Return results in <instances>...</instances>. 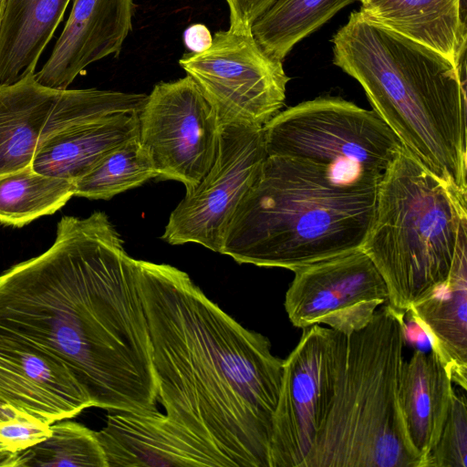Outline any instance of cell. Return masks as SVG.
Returning a JSON list of instances; mask_svg holds the SVG:
<instances>
[{
    "label": "cell",
    "mask_w": 467,
    "mask_h": 467,
    "mask_svg": "<svg viewBox=\"0 0 467 467\" xmlns=\"http://www.w3.org/2000/svg\"><path fill=\"white\" fill-rule=\"evenodd\" d=\"M266 157L263 127L221 124L213 165L196 186L186 190L161 238L172 245L194 243L220 253L229 222Z\"/></svg>",
    "instance_id": "obj_11"
},
{
    "label": "cell",
    "mask_w": 467,
    "mask_h": 467,
    "mask_svg": "<svg viewBox=\"0 0 467 467\" xmlns=\"http://www.w3.org/2000/svg\"><path fill=\"white\" fill-rule=\"evenodd\" d=\"M355 1L276 0L254 22L252 34L268 55L283 62L298 42Z\"/></svg>",
    "instance_id": "obj_22"
},
{
    "label": "cell",
    "mask_w": 467,
    "mask_h": 467,
    "mask_svg": "<svg viewBox=\"0 0 467 467\" xmlns=\"http://www.w3.org/2000/svg\"><path fill=\"white\" fill-rule=\"evenodd\" d=\"M0 405L52 424L92 407L71 372L37 352L0 345Z\"/></svg>",
    "instance_id": "obj_16"
},
{
    "label": "cell",
    "mask_w": 467,
    "mask_h": 467,
    "mask_svg": "<svg viewBox=\"0 0 467 467\" xmlns=\"http://www.w3.org/2000/svg\"><path fill=\"white\" fill-rule=\"evenodd\" d=\"M425 467H467V400L454 392L443 428Z\"/></svg>",
    "instance_id": "obj_26"
},
{
    "label": "cell",
    "mask_w": 467,
    "mask_h": 467,
    "mask_svg": "<svg viewBox=\"0 0 467 467\" xmlns=\"http://www.w3.org/2000/svg\"><path fill=\"white\" fill-rule=\"evenodd\" d=\"M0 345L63 364L92 407L157 410L133 258L102 212L63 216L46 252L0 275Z\"/></svg>",
    "instance_id": "obj_1"
},
{
    "label": "cell",
    "mask_w": 467,
    "mask_h": 467,
    "mask_svg": "<svg viewBox=\"0 0 467 467\" xmlns=\"http://www.w3.org/2000/svg\"><path fill=\"white\" fill-rule=\"evenodd\" d=\"M72 0H5L0 23V85L36 72Z\"/></svg>",
    "instance_id": "obj_21"
},
{
    "label": "cell",
    "mask_w": 467,
    "mask_h": 467,
    "mask_svg": "<svg viewBox=\"0 0 467 467\" xmlns=\"http://www.w3.org/2000/svg\"><path fill=\"white\" fill-rule=\"evenodd\" d=\"M358 1H359V0H358Z\"/></svg>",
    "instance_id": "obj_34"
},
{
    "label": "cell",
    "mask_w": 467,
    "mask_h": 467,
    "mask_svg": "<svg viewBox=\"0 0 467 467\" xmlns=\"http://www.w3.org/2000/svg\"><path fill=\"white\" fill-rule=\"evenodd\" d=\"M377 187H341L312 165L267 156L237 206L220 253L239 264L296 268L359 249Z\"/></svg>",
    "instance_id": "obj_4"
},
{
    "label": "cell",
    "mask_w": 467,
    "mask_h": 467,
    "mask_svg": "<svg viewBox=\"0 0 467 467\" xmlns=\"http://www.w3.org/2000/svg\"><path fill=\"white\" fill-rule=\"evenodd\" d=\"M138 115L118 114L56 134L36 151L31 163L33 171L77 182L109 151L139 135Z\"/></svg>",
    "instance_id": "obj_20"
},
{
    "label": "cell",
    "mask_w": 467,
    "mask_h": 467,
    "mask_svg": "<svg viewBox=\"0 0 467 467\" xmlns=\"http://www.w3.org/2000/svg\"><path fill=\"white\" fill-rule=\"evenodd\" d=\"M333 62L427 169L467 194L465 67L353 11L331 39Z\"/></svg>",
    "instance_id": "obj_3"
},
{
    "label": "cell",
    "mask_w": 467,
    "mask_h": 467,
    "mask_svg": "<svg viewBox=\"0 0 467 467\" xmlns=\"http://www.w3.org/2000/svg\"><path fill=\"white\" fill-rule=\"evenodd\" d=\"M293 272L284 306L298 328L322 324L348 337L389 302L383 277L360 248Z\"/></svg>",
    "instance_id": "obj_13"
},
{
    "label": "cell",
    "mask_w": 467,
    "mask_h": 467,
    "mask_svg": "<svg viewBox=\"0 0 467 467\" xmlns=\"http://www.w3.org/2000/svg\"><path fill=\"white\" fill-rule=\"evenodd\" d=\"M30 72L0 85V177L30 166L38 149L72 127L118 114L139 113L146 94L98 88L58 89Z\"/></svg>",
    "instance_id": "obj_8"
},
{
    "label": "cell",
    "mask_w": 467,
    "mask_h": 467,
    "mask_svg": "<svg viewBox=\"0 0 467 467\" xmlns=\"http://www.w3.org/2000/svg\"><path fill=\"white\" fill-rule=\"evenodd\" d=\"M96 435L108 467H230L216 450L158 410H109Z\"/></svg>",
    "instance_id": "obj_14"
},
{
    "label": "cell",
    "mask_w": 467,
    "mask_h": 467,
    "mask_svg": "<svg viewBox=\"0 0 467 467\" xmlns=\"http://www.w3.org/2000/svg\"><path fill=\"white\" fill-rule=\"evenodd\" d=\"M368 21L428 47L465 67L464 0H359Z\"/></svg>",
    "instance_id": "obj_18"
},
{
    "label": "cell",
    "mask_w": 467,
    "mask_h": 467,
    "mask_svg": "<svg viewBox=\"0 0 467 467\" xmlns=\"http://www.w3.org/2000/svg\"><path fill=\"white\" fill-rule=\"evenodd\" d=\"M50 430L47 438L17 454L16 467H108L96 431L64 420Z\"/></svg>",
    "instance_id": "obj_25"
},
{
    "label": "cell",
    "mask_w": 467,
    "mask_h": 467,
    "mask_svg": "<svg viewBox=\"0 0 467 467\" xmlns=\"http://www.w3.org/2000/svg\"><path fill=\"white\" fill-rule=\"evenodd\" d=\"M50 433V424L16 410L12 418L0 421V453L18 454Z\"/></svg>",
    "instance_id": "obj_27"
},
{
    "label": "cell",
    "mask_w": 467,
    "mask_h": 467,
    "mask_svg": "<svg viewBox=\"0 0 467 467\" xmlns=\"http://www.w3.org/2000/svg\"><path fill=\"white\" fill-rule=\"evenodd\" d=\"M276 0H226L230 14L229 29L252 31L254 22Z\"/></svg>",
    "instance_id": "obj_28"
},
{
    "label": "cell",
    "mask_w": 467,
    "mask_h": 467,
    "mask_svg": "<svg viewBox=\"0 0 467 467\" xmlns=\"http://www.w3.org/2000/svg\"><path fill=\"white\" fill-rule=\"evenodd\" d=\"M180 66L198 85L220 124L263 127L283 108L286 75L252 31L220 30L205 50L184 54Z\"/></svg>",
    "instance_id": "obj_10"
},
{
    "label": "cell",
    "mask_w": 467,
    "mask_h": 467,
    "mask_svg": "<svg viewBox=\"0 0 467 467\" xmlns=\"http://www.w3.org/2000/svg\"><path fill=\"white\" fill-rule=\"evenodd\" d=\"M453 382L431 350L417 348L402 363L399 400L409 439L425 467L450 411Z\"/></svg>",
    "instance_id": "obj_19"
},
{
    "label": "cell",
    "mask_w": 467,
    "mask_h": 467,
    "mask_svg": "<svg viewBox=\"0 0 467 467\" xmlns=\"http://www.w3.org/2000/svg\"><path fill=\"white\" fill-rule=\"evenodd\" d=\"M404 317L386 303L348 337L333 400L302 467H422L399 400Z\"/></svg>",
    "instance_id": "obj_5"
},
{
    "label": "cell",
    "mask_w": 467,
    "mask_h": 467,
    "mask_svg": "<svg viewBox=\"0 0 467 467\" xmlns=\"http://www.w3.org/2000/svg\"><path fill=\"white\" fill-rule=\"evenodd\" d=\"M183 40L190 52L199 53L212 45L213 36L205 26L195 24L184 31Z\"/></svg>",
    "instance_id": "obj_29"
},
{
    "label": "cell",
    "mask_w": 467,
    "mask_h": 467,
    "mask_svg": "<svg viewBox=\"0 0 467 467\" xmlns=\"http://www.w3.org/2000/svg\"><path fill=\"white\" fill-rule=\"evenodd\" d=\"M74 182L40 174L31 165L0 177V223L23 227L55 213L74 196Z\"/></svg>",
    "instance_id": "obj_23"
},
{
    "label": "cell",
    "mask_w": 467,
    "mask_h": 467,
    "mask_svg": "<svg viewBox=\"0 0 467 467\" xmlns=\"http://www.w3.org/2000/svg\"><path fill=\"white\" fill-rule=\"evenodd\" d=\"M426 333L453 383L467 389V224L447 279L405 311Z\"/></svg>",
    "instance_id": "obj_17"
},
{
    "label": "cell",
    "mask_w": 467,
    "mask_h": 467,
    "mask_svg": "<svg viewBox=\"0 0 467 467\" xmlns=\"http://www.w3.org/2000/svg\"><path fill=\"white\" fill-rule=\"evenodd\" d=\"M263 130L267 156L315 166L341 187H378L402 145L373 109L338 97L280 110Z\"/></svg>",
    "instance_id": "obj_7"
},
{
    "label": "cell",
    "mask_w": 467,
    "mask_h": 467,
    "mask_svg": "<svg viewBox=\"0 0 467 467\" xmlns=\"http://www.w3.org/2000/svg\"><path fill=\"white\" fill-rule=\"evenodd\" d=\"M153 178L158 174L138 135L112 149L75 182L74 196L107 201Z\"/></svg>",
    "instance_id": "obj_24"
},
{
    "label": "cell",
    "mask_w": 467,
    "mask_h": 467,
    "mask_svg": "<svg viewBox=\"0 0 467 467\" xmlns=\"http://www.w3.org/2000/svg\"><path fill=\"white\" fill-rule=\"evenodd\" d=\"M17 454L0 453V466L16 467Z\"/></svg>",
    "instance_id": "obj_31"
},
{
    "label": "cell",
    "mask_w": 467,
    "mask_h": 467,
    "mask_svg": "<svg viewBox=\"0 0 467 467\" xmlns=\"http://www.w3.org/2000/svg\"><path fill=\"white\" fill-rule=\"evenodd\" d=\"M5 2V0H0V23H1Z\"/></svg>",
    "instance_id": "obj_33"
},
{
    "label": "cell",
    "mask_w": 467,
    "mask_h": 467,
    "mask_svg": "<svg viewBox=\"0 0 467 467\" xmlns=\"http://www.w3.org/2000/svg\"><path fill=\"white\" fill-rule=\"evenodd\" d=\"M16 414V410L5 405H0V421L12 418Z\"/></svg>",
    "instance_id": "obj_32"
},
{
    "label": "cell",
    "mask_w": 467,
    "mask_h": 467,
    "mask_svg": "<svg viewBox=\"0 0 467 467\" xmlns=\"http://www.w3.org/2000/svg\"><path fill=\"white\" fill-rule=\"evenodd\" d=\"M348 337L313 325L284 359L272 418L269 467H302L323 423L342 372Z\"/></svg>",
    "instance_id": "obj_9"
},
{
    "label": "cell",
    "mask_w": 467,
    "mask_h": 467,
    "mask_svg": "<svg viewBox=\"0 0 467 467\" xmlns=\"http://www.w3.org/2000/svg\"><path fill=\"white\" fill-rule=\"evenodd\" d=\"M406 316V315H405ZM405 344L414 347L430 346V340L424 330L409 316L404 317Z\"/></svg>",
    "instance_id": "obj_30"
},
{
    "label": "cell",
    "mask_w": 467,
    "mask_h": 467,
    "mask_svg": "<svg viewBox=\"0 0 467 467\" xmlns=\"http://www.w3.org/2000/svg\"><path fill=\"white\" fill-rule=\"evenodd\" d=\"M134 0H74L65 26L44 66L40 84L66 89L87 67L118 57L132 29Z\"/></svg>",
    "instance_id": "obj_15"
},
{
    "label": "cell",
    "mask_w": 467,
    "mask_h": 467,
    "mask_svg": "<svg viewBox=\"0 0 467 467\" xmlns=\"http://www.w3.org/2000/svg\"><path fill=\"white\" fill-rule=\"evenodd\" d=\"M166 415L230 467H269L284 359L211 301L185 272L133 258Z\"/></svg>",
    "instance_id": "obj_2"
},
{
    "label": "cell",
    "mask_w": 467,
    "mask_h": 467,
    "mask_svg": "<svg viewBox=\"0 0 467 467\" xmlns=\"http://www.w3.org/2000/svg\"><path fill=\"white\" fill-rule=\"evenodd\" d=\"M139 140L161 180L196 186L216 157L220 122L190 77L154 86L139 112Z\"/></svg>",
    "instance_id": "obj_12"
},
{
    "label": "cell",
    "mask_w": 467,
    "mask_h": 467,
    "mask_svg": "<svg viewBox=\"0 0 467 467\" xmlns=\"http://www.w3.org/2000/svg\"><path fill=\"white\" fill-rule=\"evenodd\" d=\"M465 224L467 194L401 145L379 180L360 247L383 277L392 307L405 312L447 279Z\"/></svg>",
    "instance_id": "obj_6"
}]
</instances>
